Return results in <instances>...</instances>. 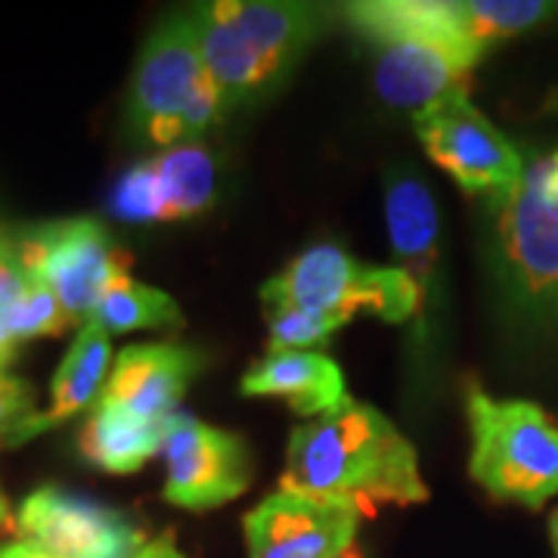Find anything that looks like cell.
Wrapping results in <instances>:
<instances>
[{"mask_svg": "<svg viewBox=\"0 0 558 558\" xmlns=\"http://www.w3.org/2000/svg\"><path fill=\"white\" fill-rule=\"evenodd\" d=\"M450 13L462 38L484 53L490 44L534 28L553 13V7L539 0H453Z\"/></svg>", "mask_w": 558, "mask_h": 558, "instance_id": "20", "label": "cell"}, {"mask_svg": "<svg viewBox=\"0 0 558 558\" xmlns=\"http://www.w3.org/2000/svg\"><path fill=\"white\" fill-rule=\"evenodd\" d=\"M279 484L289 494L344 502L360 515L428 499L413 444L376 407L351 398L292 432Z\"/></svg>", "mask_w": 558, "mask_h": 558, "instance_id": "1", "label": "cell"}, {"mask_svg": "<svg viewBox=\"0 0 558 558\" xmlns=\"http://www.w3.org/2000/svg\"><path fill=\"white\" fill-rule=\"evenodd\" d=\"M28 416H35V395L20 379L3 376L0 379V440L10 438L13 428H20Z\"/></svg>", "mask_w": 558, "mask_h": 558, "instance_id": "24", "label": "cell"}, {"mask_svg": "<svg viewBox=\"0 0 558 558\" xmlns=\"http://www.w3.org/2000/svg\"><path fill=\"white\" fill-rule=\"evenodd\" d=\"M490 208L509 286L527 304L558 307V149L531 161L519 186Z\"/></svg>", "mask_w": 558, "mask_h": 558, "instance_id": "7", "label": "cell"}, {"mask_svg": "<svg viewBox=\"0 0 558 558\" xmlns=\"http://www.w3.org/2000/svg\"><path fill=\"white\" fill-rule=\"evenodd\" d=\"M16 527L25 543L57 558H134L146 546L128 515L60 487H40L25 499Z\"/></svg>", "mask_w": 558, "mask_h": 558, "instance_id": "11", "label": "cell"}, {"mask_svg": "<svg viewBox=\"0 0 558 558\" xmlns=\"http://www.w3.org/2000/svg\"><path fill=\"white\" fill-rule=\"evenodd\" d=\"M385 220L395 252V267L416 286L422 301L418 336L425 332V311L438 286V205L425 180L413 168L395 165L385 178Z\"/></svg>", "mask_w": 558, "mask_h": 558, "instance_id": "14", "label": "cell"}, {"mask_svg": "<svg viewBox=\"0 0 558 558\" xmlns=\"http://www.w3.org/2000/svg\"><path fill=\"white\" fill-rule=\"evenodd\" d=\"M112 215L131 223H153L159 218V190H156V171L153 159L140 161L131 171H124L109 196Z\"/></svg>", "mask_w": 558, "mask_h": 558, "instance_id": "23", "label": "cell"}, {"mask_svg": "<svg viewBox=\"0 0 558 558\" xmlns=\"http://www.w3.org/2000/svg\"><path fill=\"white\" fill-rule=\"evenodd\" d=\"M94 323H100L112 336V332H137V329H180L183 317H180L178 301L171 295H165L153 286L134 282L124 274L106 289Z\"/></svg>", "mask_w": 558, "mask_h": 558, "instance_id": "19", "label": "cell"}, {"mask_svg": "<svg viewBox=\"0 0 558 558\" xmlns=\"http://www.w3.org/2000/svg\"><path fill=\"white\" fill-rule=\"evenodd\" d=\"M218 116H223L218 84L202 57L193 16L165 20L146 38L131 75L128 121L134 134L171 149L196 143Z\"/></svg>", "mask_w": 558, "mask_h": 558, "instance_id": "4", "label": "cell"}, {"mask_svg": "<svg viewBox=\"0 0 558 558\" xmlns=\"http://www.w3.org/2000/svg\"><path fill=\"white\" fill-rule=\"evenodd\" d=\"M264 311L295 307L307 314L351 319L369 311L388 323L422 319L416 286L398 267H369L341 252L339 245H317L292 260L279 277L260 289Z\"/></svg>", "mask_w": 558, "mask_h": 558, "instance_id": "6", "label": "cell"}, {"mask_svg": "<svg viewBox=\"0 0 558 558\" xmlns=\"http://www.w3.org/2000/svg\"><path fill=\"white\" fill-rule=\"evenodd\" d=\"M413 124L428 159L457 180L462 193L497 205L519 186L524 174L519 149L469 97H453L435 109H425L413 116Z\"/></svg>", "mask_w": 558, "mask_h": 558, "instance_id": "9", "label": "cell"}, {"mask_svg": "<svg viewBox=\"0 0 558 558\" xmlns=\"http://www.w3.org/2000/svg\"><path fill=\"white\" fill-rule=\"evenodd\" d=\"M190 16L223 112L277 87L326 25V10L282 0H220Z\"/></svg>", "mask_w": 558, "mask_h": 558, "instance_id": "3", "label": "cell"}, {"mask_svg": "<svg viewBox=\"0 0 558 558\" xmlns=\"http://www.w3.org/2000/svg\"><path fill=\"white\" fill-rule=\"evenodd\" d=\"M339 558H363V549H360L357 543H354V546H348V549H344Z\"/></svg>", "mask_w": 558, "mask_h": 558, "instance_id": "30", "label": "cell"}, {"mask_svg": "<svg viewBox=\"0 0 558 558\" xmlns=\"http://www.w3.org/2000/svg\"><path fill=\"white\" fill-rule=\"evenodd\" d=\"M549 537H553V549H556V558H558V509H556V515L549 519Z\"/></svg>", "mask_w": 558, "mask_h": 558, "instance_id": "29", "label": "cell"}, {"mask_svg": "<svg viewBox=\"0 0 558 558\" xmlns=\"http://www.w3.org/2000/svg\"><path fill=\"white\" fill-rule=\"evenodd\" d=\"M264 317L270 326V354L304 351L311 344L332 339V332H339L348 323L344 317L307 314V311H295V307H274V311H264Z\"/></svg>", "mask_w": 558, "mask_h": 558, "instance_id": "22", "label": "cell"}, {"mask_svg": "<svg viewBox=\"0 0 558 558\" xmlns=\"http://www.w3.org/2000/svg\"><path fill=\"white\" fill-rule=\"evenodd\" d=\"M75 319L65 314L62 301L57 292L44 282V279L32 277L25 292H22L16 304L3 314V326L16 341L25 339H44V336H60L62 329H69Z\"/></svg>", "mask_w": 558, "mask_h": 558, "instance_id": "21", "label": "cell"}, {"mask_svg": "<svg viewBox=\"0 0 558 558\" xmlns=\"http://www.w3.org/2000/svg\"><path fill=\"white\" fill-rule=\"evenodd\" d=\"M165 499L190 512L218 509L242 497L252 481L245 444L230 432L174 413L165 428Z\"/></svg>", "mask_w": 558, "mask_h": 558, "instance_id": "10", "label": "cell"}, {"mask_svg": "<svg viewBox=\"0 0 558 558\" xmlns=\"http://www.w3.org/2000/svg\"><path fill=\"white\" fill-rule=\"evenodd\" d=\"M109 363H112V344L109 332L100 323L87 319L72 341L69 354L60 363L53 385H50V407L22 422L3 440L7 447H20L28 438H38L47 428H57L62 422L75 418L84 410L97 407L109 381Z\"/></svg>", "mask_w": 558, "mask_h": 558, "instance_id": "15", "label": "cell"}, {"mask_svg": "<svg viewBox=\"0 0 558 558\" xmlns=\"http://www.w3.org/2000/svg\"><path fill=\"white\" fill-rule=\"evenodd\" d=\"M159 218L186 220L211 208L218 193V168L202 143H180L153 159Z\"/></svg>", "mask_w": 558, "mask_h": 558, "instance_id": "18", "label": "cell"}, {"mask_svg": "<svg viewBox=\"0 0 558 558\" xmlns=\"http://www.w3.org/2000/svg\"><path fill=\"white\" fill-rule=\"evenodd\" d=\"M360 519L344 502L277 490L245 515L242 527L248 558H339L357 543Z\"/></svg>", "mask_w": 558, "mask_h": 558, "instance_id": "12", "label": "cell"}, {"mask_svg": "<svg viewBox=\"0 0 558 558\" xmlns=\"http://www.w3.org/2000/svg\"><path fill=\"white\" fill-rule=\"evenodd\" d=\"M22 267L44 279L75 323L94 319L106 289L128 274V255L90 218L57 220L16 236Z\"/></svg>", "mask_w": 558, "mask_h": 558, "instance_id": "8", "label": "cell"}, {"mask_svg": "<svg viewBox=\"0 0 558 558\" xmlns=\"http://www.w3.org/2000/svg\"><path fill=\"white\" fill-rule=\"evenodd\" d=\"M344 16L373 47L376 90L388 106L425 112L469 97V78L484 53L462 38L450 0L351 3Z\"/></svg>", "mask_w": 558, "mask_h": 558, "instance_id": "2", "label": "cell"}, {"mask_svg": "<svg viewBox=\"0 0 558 558\" xmlns=\"http://www.w3.org/2000/svg\"><path fill=\"white\" fill-rule=\"evenodd\" d=\"M469 475L499 502L539 509L558 494V418L527 400H497L469 381Z\"/></svg>", "mask_w": 558, "mask_h": 558, "instance_id": "5", "label": "cell"}, {"mask_svg": "<svg viewBox=\"0 0 558 558\" xmlns=\"http://www.w3.org/2000/svg\"><path fill=\"white\" fill-rule=\"evenodd\" d=\"M134 558H183V556H180V549L174 546V539L165 534V537L159 539H149V543H146Z\"/></svg>", "mask_w": 558, "mask_h": 558, "instance_id": "26", "label": "cell"}, {"mask_svg": "<svg viewBox=\"0 0 558 558\" xmlns=\"http://www.w3.org/2000/svg\"><path fill=\"white\" fill-rule=\"evenodd\" d=\"M168 422L140 418L112 403H97L81 428L78 450L90 465L112 475H128L146 465L165 447Z\"/></svg>", "mask_w": 558, "mask_h": 558, "instance_id": "17", "label": "cell"}, {"mask_svg": "<svg viewBox=\"0 0 558 558\" xmlns=\"http://www.w3.org/2000/svg\"><path fill=\"white\" fill-rule=\"evenodd\" d=\"M0 558H57V556H50L47 549H40V546H35V543H25V539H20V543L3 546V549H0Z\"/></svg>", "mask_w": 558, "mask_h": 558, "instance_id": "27", "label": "cell"}, {"mask_svg": "<svg viewBox=\"0 0 558 558\" xmlns=\"http://www.w3.org/2000/svg\"><path fill=\"white\" fill-rule=\"evenodd\" d=\"M16 348H20V341L7 332L3 317H0V379H3V369H7V366L13 363V357H16Z\"/></svg>", "mask_w": 558, "mask_h": 558, "instance_id": "28", "label": "cell"}, {"mask_svg": "<svg viewBox=\"0 0 558 558\" xmlns=\"http://www.w3.org/2000/svg\"><path fill=\"white\" fill-rule=\"evenodd\" d=\"M199 366V354L183 344H131L109 373L102 403L149 422H168Z\"/></svg>", "mask_w": 558, "mask_h": 558, "instance_id": "13", "label": "cell"}, {"mask_svg": "<svg viewBox=\"0 0 558 558\" xmlns=\"http://www.w3.org/2000/svg\"><path fill=\"white\" fill-rule=\"evenodd\" d=\"M242 395L282 398L292 413L311 418L336 410L348 398L339 363L317 351L267 354L242 376Z\"/></svg>", "mask_w": 558, "mask_h": 558, "instance_id": "16", "label": "cell"}, {"mask_svg": "<svg viewBox=\"0 0 558 558\" xmlns=\"http://www.w3.org/2000/svg\"><path fill=\"white\" fill-rule=\"evenodd\" d=\"M28 274L22 267L20 252H16V236H7L0 230V317L16 304L25 286H28Z\"/></svg>", "mask_w": 558, "mask_h": 558, "instance_id": "25", "label": "cell"}]
</instances>
